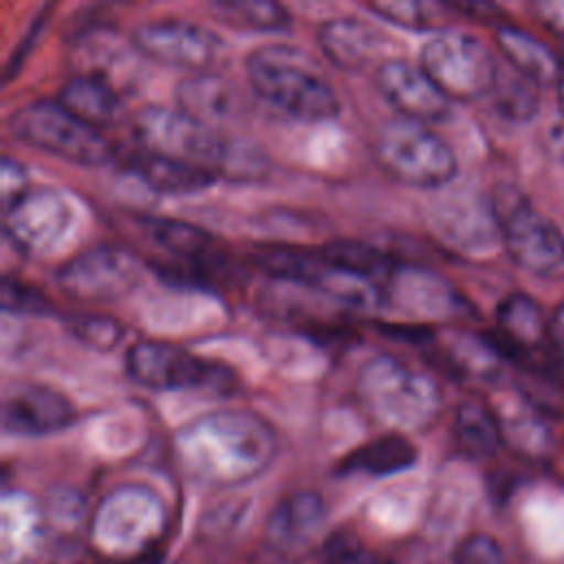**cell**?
<instances>
[{"label": "cell", "instance_id": "18", "mask_svg": "<svg viewBox=\"0 0 564 564\" xmlns=\"http://www.w3.org/2000/svg\"><path fill=\"white\" fill-rule=\"evenodd\" d=\"M317 44L330 64L352 73L370 66L381 48V33L359 18H333L319 24Z\"/></svg>", "mask_w": 564, "mask_h": 564}, {"label": "cell", "instance_id": "21", "mask_svg": "<svg viewBox=\"0 0 564 564\" xmlns=\"http://www.w3.org/2000/svg\"><path fill=\"white\" fill-rule=\"evenodd\" d=\"M128 165L148 187L161 194H194L216 181V174L212 170L150 154L143 150L130 154Z\"/></svg>", "mask_w": 564, "mask_h": 564}, {"label": "cell", "instance_id": "40", "mask_svg": "<svg viewBox=\"0 0 564 564\" xmlns=\"http://www.w3.org/2000/svg\"><path fill=\"white\" fill-rule=\"evenodd\" d=\"M555 88H557V97H560V104H562V108H564V75L560 77V82L555 84Z\"/></svg>", "mask_w": 564, "mask_h": 564}, {"label": "cell", "instance_id": "38", "mask_svg": "<svg viewBox=\"0 0 564 564\" xmlns=\"http://www.w3.org/2000/svg\"><path fill=\"white\" fill-rule=\"evenodd\" d=\"M447 4L452 11H460L471 18H478V20H489L491 15L498 13V9L494 4H474V2H447Z\"/></svg>", "mask_w": 564, "mask_h": 564}, {"label": "cell", "instance_id": "12", "mask_svg": "<svg viewBox=\"0 0 564 564\" xmlns=\"http://www.w3.org/2000/svg\"><path fill=\"white\" fill-rule=\"evenodd\" d=\"M73 209L53 187H26L18 198L2 207L4 236L22 251L46 253L68 231Z\"/></svg>", "mask_w": 564, "mask_h": 564}, {"label": "cell", "instance_id": "4", "mask_svg": "<svg viewBox=\"0 0 564 564\" xmlns=\"http://www.w3.org/2000/svg\"><path fill=\"white\" fill-rule=\"evenodd\" d=\"M372 154L388 176L414 187H441L458 170L454 150L425 123L405 117L377 130Z\"/></svg>", "mask_w": 564, "mask_h": 564}, {"label": "cell", "instance_id": "6", "mask_svg": "<svg viewBox=\"0 0 564 564\" xmlns=\"http://www.w3.org/2000/svg\"><path fill=\"white\" fill-rule=\"evenodd\" d=\"M9 130L26 145L79 165L110 161L112 148L101 130L79 121L59 101L37 99L9 117Z\"/></svg>", "mask_w": 564, "mask_h": 564}, {"label": "cell", "instance_id": "32", "mask_svg": "<svg viewBox=\"0 0 564 564\" xmlns=\"http://www.w3.org/2000/svg\"><path fill=\"white\" fill-rule=\"evenodd\" d=\"M2 308L9 313H22V315H48L53 313V304L48 302V297L15 278H4L2 280Z\"/></svg>", "mask_w": 564, "mask_h": 564}, {"label": "cell", "instance_id": "17", "mask_svg": "<svg viewBox=\"0 0 564 564\" xmlns=\"http://www.w3.org/2000/svg\"><path fill=\"white\" fill-rule=\"evenodd\" d=\"M174 97L176 108L212 128L245 110V99L238 86L220 73H196L181 79L174 88Z\"/></svg>", "mask_w": 564, "mask_h": 564}, {"label": "cell", "instance_id": "30", "mask_svg": "<svg viewBox=\"0 0 564 564\" xmlns=\"http://www.w3.org/2000/svg\"><path fill=\"white\" fill-rule=\"evenodd\" d=\"M538 90L535 84L527 77H511L507 82L496 84L494 88V106L496 110L511 121H531L538 112Z\"/></svg>", "mask_w": 564, "mask_h": 564}, {"label": "cell", "instance_id": "20", "mask_svg": "<svg viewBox=\"0 0 564 564\" xmlns=\"http://www.w3.org/2000/svg\"><path fill=\"white\" fill-rule=\"evenodd\" d=\"M57 101L79 121L97 130L112 123L119 115L117 90L110 86L106 77L93 73H79L70 77L62 86Z\"/></svg>", "mask_w": 564, "mask_h": 564}, {"label": "cell", "instance_id": "29", "mask_svg": "<svg viewBox=\"0 0 564 564\" xmlns=\"http://www.w3.org/2000/svg\"><path fill=\"white\" fill-rule=\"evenodd\" d=\"M368 9L381 15L383 20H390L392 24L405 26V29H443L447 24V13L452 11L447 2H416V0H405V2H368Z\"/></svg>", "mask_w": 564, "mask_h": 564}, {"label": "cell", "instance_id": "23", "mask_svg": "<svg viewBox=\"0 0 564 564\" xmlns=\"http://www.w3.org/2000/svg\"><path fill=\"white\" fill-rule=\"evenodd\" d=\"M319 251L330 267L366 278L379 286L383 282H390L392 275L399 271V264L392 260L390 253L352 238L328 240L324 247H319Z\"/></svg>", "mask_w": 564, "mask_h": 564}, {"label": "cell", "instance_id": "19", "mask_svg": "<svg viewBox=\"0 0 564 564\" xmlns=\"http://www.w3.org/2000/svg\"><path fill=\"white\" fill-rule=\"evenodd\" d=\"M416 463V447L401 432H388L379 438H372L350 454H346L335 474H368V476H390L403 471Z\"/></svg>", "mask_w": 564, "mask_h": 564}, {"label": "cell", "instance_id": "2", "mask_svg": "<svg viewBox=\"0 0 564 564\" xmlns=\"http://www.w3.org/2000/svg\"><path fill=\"white\" fill-rule=\"evenodd\" d=\"M247 77L256 95L302 121H324L339 112V99L302 48L289 44H264L245 59Z\"/></svg>", "mask_w": 564, "mask_h": 564}, {"label": "cell", "instance_id": "3", "mask_svg": "<svg viewBox=\"0 0 564 564\" xmlns=\"http://www.w3.org/2000/svg\"><path fill=\"white\" fill-rule=\"evenodd\" d=\"M357 394L372 419L392 432L421 430L441 410V392L434 379L392 355L368 359L357 375Z\"/></svg>", "mask_w": 564, "mask_h": 564}, {"label": "cell", "instance_id": "25", "mask_svg": "<svg viewBox=\"0 0 564 564\" xmlns=\"http://www.w3.org/2000/svg\"><path fill=\"white\" fill-rule=\"evenodd\" d=\"M141 227L159 247L183 262H205L212 256L214 238L196 225L176 218L143 216Z\"/></svg>", "mask_w": 564, "mask_h": 564}, {"label": "cell", "instance_id": "36", "mask_svg": "<svg viewBox=\"0 0 564 564\" xmlns=\"http://www.w3.org/2000/svg\"><path fill=\"white\" fill-rule=\"evenodd\" d=\"M249 564H315L311 553H293L284 549H275L269 544H262Z\"/></svg>", "mask_w": 564, "mask_h": 564}, {"label": "cell", "instance_id": "16", "mask_svg": "<svg viewBox=\"0 0 564 564\" xmlns=\"http://www.w3.org/2000/svg\"><path fill=\"white\" fill-rule=\"evenodd\" d=\"M324 522V502L313 491H295L282 498L271 511L264 527V544L308 553L311 540Z\"/></svg>", "mask_w": 564, "mask_h": 564}, {"label": "cell", "instance_id": "13", "mask_svg": "<svg viewBox=\"0 0 564 564\" xmlns=\"http://www.w3.org/2000/svg\"><path fill=\"white\" fill-rule=\"evenodd\" d=\"M375 84L405 119L430 123L449 115V99L434 86L423 68L405 59H383L375 70Z\"/></svg>", "mask_w": 564, "mask_h": 564}, {"label": "cell", "instance_id": "27", "mask_svg": "<svg viewBox=\"0 0 564 564\" xmlns=\"http://www.w3.org/2000/svg\"><path fill=\"white\" fill-rule=\"evenodd\" d=\"M496 319L498 333L520 350L540 344L549 333V322H544L538 302L524 293L507 295L498 304Z\"/></svg>", "mask_w": 564, "mask_h": 564}, {"label": "cell", "instance_id": "35", "mask_svg": "<svg viewBox=\"0 0 564 564\" xmlns=\"http://www.w3.org/2000/svg\"><path fill=\"white\" fill-rule=\"evenodd\" d=\"M0 192H2V207L9 205L13 198H18L26 187V172L20 163H15L11 156H2V170H0Z\"/></svg>", "mask_w": 564, "mask_h": 564}, {"label": "cell", "instance_id": "34", "mask_svg": "<svg viewBox=\"0 0 564 564\" xmlns=\"http://www.w3.org/2000/svg\"><path fill=\"white\" fill-rule=\"evenodd\" d=\"M452 564H505V557L494 538L474 533L456 546Z\"/></svg>", "mask_w": 564, "mask_h": 564}, {"label": "cell", "instance_id": "8", "mask_svg": "<svg viewBox=\"0 0 564 564\" xmlns=\"http://www.w3.org/2000/svg\"><path fill=\"white\" fill-rule=\"evenodd\" d=\"M421 68L447 99L471 101L494 93L498 84L494 53L469 33L443 31L427 40L421 51Z\"/></svg>", "mask_w": 564, "mask_h": 564}, {"label": "cell", "instance_id": "11", "mask_svg": "<svg viewBox=\"0 0 564 564\" xmlns=\"http://www.w3.org/2000/svg\"><path fill=\"white\" fill-rule=\"evenodd\" d=\"M141 280V262L119 247H93L55 271L59 291L77 302L101 304L126 297Z\"/></svg>", "mask_w": 564, "mask_h": 564}, {"label": "cell", "instance_id": "24", "mask_svg": "<svg viewBox=\"0 0 564 564\" xmlns=\"http://www.w3.org/2000/svg\"><path fill=\"white\" fill-rule=\"evenodd\" d=\"M251 258L269 275L306 286H315L322 271L326 269V260L319 249L313 251L293 245H262L253 251Z\"/></svg>", "mask_w": 564, "mask_h": 564}, {"label": "cell", "instance_id": "9", "mask_svg": "<svg viewBox=\"0 0 564 564\" xmlns=\"http://www.w3.org/2000/svg\"><path fill=\"white\" fill-rule=\"evenodd\" d=\"M126 372L150 390L207 388L216 394H229L236 379L231 368L200 359L176 344L156 339L134 341L126 350Z\"/></svg>", "mask_w": 564, "mask_h": 564}, {"label": "cell", "instance_id": "10", "mask_svg": "<svg viewBox=\"0 0 564 564\" xmlns=\"http://www.w3.org/2000/svg\"><path fill=\"white\" fill-rule=\"evenodd\" d=\"M132 44L145 57L196 73H220L227 62L225 42L209 29L178 20H152L132 31Z\"/></svg>", "mask_w": 564, "mask_h": 564}, {"label": "cell", "instance_id": "14", "mask_svg": "<svg viewBox=\"0 0 564 564\" xmlns=\"http://www.w3.org/2000/svg\"><path fill=\"white\" fill-rule=\"evenodd\" d=\"M161 500L143 487H121L112 491L97 509L95 527L104 542L126 546L148 540L159 529Z\"/></svg>", "mask_w": 564, "mask_h": 564}, {"label": "cell", "instance_id": "7", "mask_svg": "<svg viewBox=\"0 0 564 564\" xmlns=\"http://www.w3.org/2000/svg\"><path fill=\"white\" fill-rule=\"evenodd\" d=\"M491 214L500 227L509 258L531 273H553L564 264V234L516 187L502 185L491 198Z\"/></svg>", "mask_w": 564, "mask_h": 564}, {"label": "cell", "instance_id": "1", "mask_svg": "<svg viewBox=\"0 0 564 564\" xmlns=\"http://www.w3.org/2000/svg\"><path fill=\"white\" fill-rule=\"evenodd\" d=\"M181 465L198 480L238 485L269 467L278 436L249 410H214L192 419L174 436Z\"/></svg>", "mask_w": 564, "mask_h": 564}, {"label": "cell", "instance_id": "31", "mask_svg": "<svg viewBox=\"0 0 564 564\" xmlns=\"http://www.w3.org/2000/svg\"><path fill=\"white\" fill-rule=\"evenodd\" d=\"M66 328L73 337L95 350H110L123 337V326L108 315H90V313H73L66 315Z\"/></svg>", "mask_w": 564, "mask_h": 564}, {"label": "cell", "instance_id": "33", "mask_svg": "<svg viewBox=\"0 0 564 564\" xmlns=\"http://www.w3.org/2000/svg\"><path fill=\"white\" fill-rule=\"evenodd\" d=\"M326 564H383L350 531H335L324 542Z\"/></svg>", "mask_w": 564, "mask_h": 564}, {"label": "cell", "instance_id": "28", "mask_svg": "<svg viewBox=\"0 0 564 564\" xmlns=\"http://www.w3.org/2000/svg\"><path fill=\"white\" fill-rule=\"evenodd\" d=\"M209 11L216 20L256 31H282L291 24V13L284 4L271 0H225L212 2Z\"/></svg>", "mask_w": 564, "mask_h": 564}, {"label": "cell", "instance_id": "5", "mask_svg": "<svg viewBox=\"0 0 564 564\" xmlns=\"http://www.w3.org/2000/svg\"><path fill=\"white\" fill-rule=\"evenodd\" d=\"M132 132L143 152L192 163L220 176L231 139L181 108L150 104L132 119Z\"/></svg>", "mask_w": 564, "mask_h": 564}, {"label": "cell", "instance_id": "22", "mask_svg": "<svg viewBox=\"0 0 564 564\" xmlns=\"http://www.w3.org/2000/svg\"><path fill=\"white\" fill-rule=\"evenodd\" d=\"M496 42L505 57L516 66V70H520V75L533 84H557L564 75L555 53L527 31L516 26H500L496 31Z\"/></svg>", "mask_w": 564, "mask_h": 564}, {"label": "cell", "instance_id": "15", "mask_svg": "<svg viewBox=\"0 0 564 564\" xmlns=\"http://www.w3.org/2000/svg\"><path fill=\"white\" fill-rule=\"evenodd\" d=\"M75 405L55 388L24 386L2 403V425L11 434L42 436L59 432L75 421Z\"/></svg>", "mask_w": 564, "mask_h": 564}, {"label": "cell", "instance_id": "26", "mask_svg": "<svg viewBox=\"0 0 564 564\" xmlns=\"http://www.w3.org/2000/svg\"><path fill=\"white\" fill-rule=\"evenodd\" d=\"M454 436L463 452L476 458L496 454L502 443V427L498 416L482 403L465 401L454 414Z\"/></svg>", "mask_w": 564, "mask_h": 564}, {"label": "cell", "instance_id": "39", "mask_svg": "<svg viewBox=\"0 0 564 564\" xmlns=\"http://www.w3.org/2000/svg\"><path fill=\"white\" fill-rule=\"evenodd\" d=\"M549 335L557 346L564 348V302L555 306L551 319H549Z\"/></svg>", "mask_w": 564, "mask_h": 564}, {"label": "cell", "instance_id": "37", "mask_svg": "<svg viewBox=\"0 0 564 564\" xmlns=\"http://www.w3.org/2000/svg\"><path fill=\"white\" fill-rule=\"evenodd\" d=\"M542 22H546L553 31L564 33V2H544L535 7Z\"/></svg>", "mask_w": 564, "mask_h": 564}]
</instances>
